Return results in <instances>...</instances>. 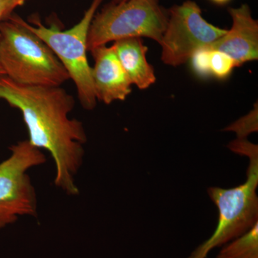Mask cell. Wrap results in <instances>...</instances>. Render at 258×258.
<instances>
[{
	"label": "cell",
	"mask_w": 258,
	"mask_h": 258,
	"mask_svg": "<svg viewBox=\"0 0 258 258\" xmlns=\"http://www.w3.org/2000/svg\"><path fill=\"white\" fill-rule=\"evenodd\" d=\"M232 18L230 30L212 43L210 48L221 51L230 56L236 67L258 58V23L252 18L250 8L243 4L229 8Z\"/></svg>",
	"instance_id": "cell-8"
},
{
	"label": "cell",
	"mask_w": 258,
	"mask_h": 258,
	"mask_svg": "<svg viewBox=\"0 0 258 258\" xmlns=\"http://www.w3.org/2000/svg\"><path fill=\"white\" fill-rule=\"evenodd\" d=\"M247 158L245 182L230 189L212 186L208 189L209 197L218 210L217 227L210 238L188 258H206L212 249L244 235L258 222V154Z\"/></svg>",
	"instance_id": "cell-3"
},
{
	"label": "cell",
	"mask_w": 258,
	"mask_h": 258,
	"mask_svg": "<svg viewBox=\"0 0 258 258\" xmlns=\"http://www.w3.org/2000/svg\"><path fill=\"white\" fill-rule=\"evenodd\" d=\"M10 151V157L0 162V230L20 217H37L36 190L28 171L47 161L28 140L12 145Z\"/></svg>",
	"instance_id": "cell-6"
},
{
	"label": "cell",
	"mask_w": 258,
	"mask_h": 258,
	"mask_svg": "<svg viewBox=\"0 0 258 258\" xmlns=\"http://www.w3.org/2000/svg\"><path fill=\"white\" fill-rule=\"evenodd\" d=\"M0 100L21 111L29 142L48 151L55 165L54 184L69 196L80 194L76 176L83 164L88 141L82 122L69 118L76 101L60 87L19 84L0 77Z\"/></svg>",
	"instance_id": "cell-1"
},
{
	"label": "cell",
	"mask_w": 258,
	"mask_h": 258,
	"mask_svg": "<svg viewBox=\"0 0 258 258\" xmlns=\"http://www.w3.org/2000/svg\"><path fill=\"white\" fill-rule=\"evenodd\" d=\"M103 0H93L83 18L73 28L61 30L52 24L47 28L36 16L30 18L33 25L22 19V23L50 47L73 80L80 103L84 109L91 111L96 106L91 67L87 57V38L90 25Z\"/></svg>",
	"instance_id": "cell-4"
},
{
	"label": "cell",
	"mask_w": 258,
	"mask_h": 258,
	"mask_svg": "<svg viewBox=\"0 0 258 258\" xmlns=\"http://www.w3.org/2000/svg\"><path fill=\"white\" fill-rule=\"evenodd\" d=\"M91 52L95 62L91 74L97 100L107 105L115 101H124L132 93V84L113 45H102Z\"/></svg>",
	"instance_id": "cell-9"
},
{
	"label": "cell",
	"mask_w": 258,
	"mask_h": 258,
	"mask_svg": "<svg viewBox=\"0 0 258 258\" xmlns=\"http://www.w3.org/2000/svg\"><path fill=\"white\" fill-rule=\"evenodd\" d=\"M210 47H202L194 52L189 60L194 73L203 79L211 76L210 71Z\"/></svg>",
	"instance_id": "cell-14"
},
{
	"label": "cell",
	"mask_w": 258,
	"mask_h": 258,
	"mask_svg": "<svg viewBox=\"0 0 258 258\" xmlns=\"http://www.w3.org/2000/svg\"><path fill=\"white\" fill-rule=\"evenodd\" d=\"M212 3L218 5H225L230 3L231 0H210Z\"/></svg>",
	"instance_id": "cell-16"
},
{
	"label": "cell",
	"mask_w": 258,
	"mask_h": 258,
	"mask_svg": "<svg viewBox=\"0 0 258 258\" xmlns=\"http://www.w3.org/2000/svg\"><path fill=\"white\" fill-rule=\"evenodd\" d=\"M227 30L205 20L195 2L187 0L174 5L169 10L166 30L159 43L161 60L173 67L186 63L194 52L210 46Z\"/></svg>",
	"instance_id": "cell-7"
},
{
	"label": "cell",
	"mask_w": 258,
	"mask_h": 258,
	"mask_svg": "<svg viewBox=\"0 0 258 258\" xmlns=\"http://www.w3.org/2000/svg\"><path fill=\"white\" fill-rule=\"evenodd\" d=\"M217 258H258V222L244 235L222 246Z\"/></svg>",
	"instance_id": "cell-11"
},
{
	"label": "cell",
	"mask_w": 258,
	"mask_h": 258,
	"mask_svg": "<svg viewBox=\"0 0 258 258\" xmlns=\"http://www.w3.org/2000/svg\"><path fill=\"white\" fill-rule=\"evenodd\" d=\"M0 67L19 84L60 87L69 75L50 47L11 14L0 23Z\"/></svg>",
	"instance_id": "cell-2"
},
{
	"label": "cell",
	"mask_w": 258,
	"mask_h": 258,
	"mask_svg": "<svg viewBox=\"0 0 258 258\" xmlns=\"http://www.w3.org/2000/svg\"><path fill=\"white\" fill-rule=\"evenodd\" d=\"M5 76L4 71H3V69H2L1 67H0V77H2V76Z\"/></svg>",
	"instance_id": "cell-18"
},
{
	"label": "cell",
	"mask_w": 258,
	"mask_h": 258,
	"mask_svg": "<svg viewBox=\"0 0 258 258\" xmlns=\"http://www.w3.org/2000/svg\"><path fill=\"white\" fill-rule=\"evenodd\" d=\"M117 57L132 85L147 89L157 81L154 68L147 59L148 47L142 38H127L113 43Z\"/></svg>",
	"instance_id": "cell-10"
},
{
	"label": "cell",
	"mask_w": 258,
	"mask_h": 258,
	"mask_svg": "<svg viewBox=\"0 0 258 258\" xmlns=\"http://www.w3.org/2000/svg\"><path fill=\"white\" fill-rule=\"evenodd\" d=\"M236 67L232 58L221 51L210 48V71L211 76L218 80H225Z\"/></svg>",
	"instance_id": "cell-13"
},
{
	"label": "cell",
	"mask_w": 258,
	"mask_h": 258,
	"mask_svg": "<svg viewBox=\"0 0 258 258\" xmlns=\"http://www.w3.org/2000/svg\"><path fill=\"white\" fill-rule=\"evenodd\" d=\"M27 0H15V8L17 7L21 6ZM116 2L123 1V0H115Z\"/></svg>",
	"instance_id": "cell-17"
},
{
	"label": "cell",
	"mask_w": 258,
	"mask_h": 258,
	"mask_svg": "<svg viewBox=\"0 0 258 258\" xmlns=\"http://www.w3.org/2000/svg\"><path fill=\"white\" fill-rule=\"evenodd\" d=\"M167 20L159 0H123L106 5L90 25L88 51L127 38L147 37L159 44Z\"/></svg>",
	"instance_id": "cell-5"
},
{
	"label": "cell",
	"mask_w": 258,
	"mask_h": 258,
	"mask_svg": "<svg viewBox=\"0 0 258 258\" xmlns=\"http://www.w3.org/2000/svg\"><path fill=\"white\" fill-rule=\"evenodd\" d=\"M15 9V0H0V23L10 16Z\"/></svg>",
	"instance_id": "cell-15"
},
{
	"label": "cell",
	"mask_w": 258,
	"mask_h": 258,
	"mask_svg": "<svg viewBox=\"0 0 258 258\" xmlns=\"http://www.w3.org/2000/svg\"><path fill=\"white\" fill-rule=\"evenodd\" d=\"M224 132H234L237 139H247L249 134L258 131V104L256 103L254 108L247 114L241 117L228 126L223 129Z\"/></svg>",
	"instance_id": "cell-12"
}]
</instances>
